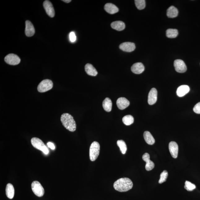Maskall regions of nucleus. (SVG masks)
<instances>
[{"label": "nucleus", "instance_id": "obj_1", "mask_svg": "<svg viewBox=\"0 0 200 200\" xmlns=\"http://www.w3.org/2000/svg\"><path fill=\"white\" fill-rule=\"evenodd\" d=\"M133 186V182L130 179L127 178L119 179L114 184L115 189L120 192H127L131 189Z\"/></svg>", "mask_w": 200, "mask_h": 200}, {"label": "nucleus", "instance_id": "obj_2", "mask_svg": "<svg viewBox=\"0 0 200 200\" xmlns=\"http://www.w3.org/2000/svg\"><path fill=\"white\" fill-rule=\"evenodd\" d=\"M60 120L63 125L66 129L71 132H74L76 129V122L70 114L65 113L62 115Z\"/></svg>", "mask_w": 200, "mask_h": 200}, {"label": "nucleus", "instance_id": "obj_3", "mask_svg": "<svg viewBox=\"0 0 200 200\" xmlns=\"http://www.w3.org/2000/svg\"><path fill=\"white\" fill-rule=\"evenodd\" d=\"M100 150V146L98 142L94 141L90 145L89 149V158L90 160L94 161L99 156Z\"/></svg>", "mask_w": 200, "mask_h": 200}, {"label": "nucleus", "instance_id": "obj_4", "mask_svg": "<svg viewBox=\"0 0 200 200\" xmlns=\"http://www.w3.org/2000/svg\"><path fill=\"white\" fill-rule=\"evenodd\" d=\"M31 142L33 146L35 148L41 151L45 154H48V149L40 139L37 137H33L31 139Z\"/></svg>", "mask_w": 200, "mask_h": 200}, {"label": "nucleus", "instance_id": "obj_5", "mask_svg": "<svg viewBox=\"0 0 200 200\" xmlns=\"http://www.w3.org/2000/svg\"><path fill=\"white\" fill-rule=\"evenodd\" d=\"M53 86V83L50 80H45L41 81L37 87V90L39 92H45L51 89Z\"/></svg>", "mask_w": 200, "mask_h": 200}, {"label": "nucleus", "instance_id": "obj_6", "mask_svg": "<svg viewBox=\"0 0 200 200\" xmlns=\"http://www.w3.org/2000/svg\"><path fill=\"white\" fill-rule=\"evenodd\" d=\"M32 190L35 195L38 197H41L44 195V188L38 181H35L32 183Z\"/></svg>", "mask_w": 200, "mask_h": 200}, {"label": "nucleus", "instance_id": "obj_7", "mask_svg": "<svg viewBox=\"0 0 200 200\" xmlns=\"http://www.w3.org/2000/svg\"><path fill=\"white\" fill-rule=\"evenodd\" d=\"M5 61L10 65H16L20 63V59L19 56L14 54H9L5 58Z\"/></svg>", "mask_w": 200, "mask_h": 200}, {"label": "nucleus", "instance_id": "obj_8", "mask_svg": "<svg viewBox=\"0 0 200 200\" xmlns=\"http://www.w3.org/2000/svg\"><path fill=\"white\" fill-rule=\"evenodd\" d=\"M174 66L175 70L177 72L183 73L187 70V67L184 61L180 59H176L174 62Z\"/></svg>", "mask_w": 200, "mask_h": 200}, {"label": "nucleus", "instance_id": "obj_9", "mask_svg": "<svg viewBox=\"0 0 200 200\" xmlns=\"http://www.w3.org/2000/svg\"><path fill=\"white\" fill-rule=\"evenodd\" d=\"M43 6L48 15L51 18L54 17L55 15V12H54L53 6L50 2L47 0L45 1L43 3Z\"/></svg>", "mask_w": 200, "mask_h": 200}, {"label": "nucleus", "instance_id": "obj_10", "mask_svg": "<svg viewBox=\"0 0 200 200\" xmlns=\"http://www.w3.org/2000/svg\"><path fill=\"white\" fill-rule=\"evenodd\" d=\"M119 47L121 50L128 52L133 51L136 48L135 43L130 42L123 43L120 45Z\"/></svg>", "mask_w": 200, "mask_h": 200}, {"label": "nucleus", "instance_id": "obj_11", "mask_svg": "<svg viewBox=\"0 0 200 200\" xmlns=\"http://www.w3.org/2000/svg\"><path fill=\"white\" fill-rule=\"evenodd\" d=\"M157 90L155 88H153L149 92L148 96V103L149 105L154 104L157 100Z\"/></svg>", "mask_w": 200, "mask_h": 200}, {"label": "nucleus", "instance_id": "obj_12", "mask_svg": "<svg viewBox=\"0 0 200 200\" xmlns=\"http://www.w3.org/2000/svg\"><path fill=\"white\" fill-rule=\"evenodd\" d=\"M169 148L172 157L176 158L178 157V146L177 143L175 141H171L169 143Z\"/></svg>", "mask_w": 200, "mask_h": 200}, {"label": "nucleus", "instance_id": "obj_13", "mask_svg": "<svg viewBox=\"0 0 200 200\" xmlns=\"http://www.w3.org/2000/svg\"><path fill=\"white\" fill-rule=\"evenodd\" d=\"M142 159L144 161L146 162L145 169L146 171H150L154 168V164L153 162L150 160V155L149 154L146 153L143 154L142 156Z\"/></svg>", "mask_w": 200, "mask_h": 200}, {"label": "nucleus", "instance_id": "obj_14", "mask_svg": "<svg viewBox=\"0 0 200 200\" xmlns=\"http://www.w3.org/2000/svg\"><path fill=\"white\" fill-rule=\"evenodd\" d=\"M25 33L26 36L31 37L35 34V29L33 24L29 20L25 22Z\"/></svg>", "mask_w": 200, "mask_h": 200}, {"label": "nucleus", "instance_id": "obj_15", "mask_svg": "<svg viewBox=\"0 0 200 200\" xmlns=\"http://www.w3.org/2000/svg\"><path fill=\"white\" fill-rule=\"evenodd\" d=\"M116 104L119 109L124 110L129 106L130 102L126 98L121 97L117 100Z\"/></svg>", "mask_w": 200, "mask_h": 200}, {"label": "nucleus", "instance_id": "obj_16", "mask_svg": "<svg viewBox=\"0 0 200 200\" xmlns=\"http://www.w3.org/2000/svg\"><path fill=\"white\" fill-rule=\"evenodd\" d=\"M131 69L133 72L135 74H139L144 71L145 67L142 63L139 62L134 64L132 66Z\"/></svg>", "mask_w": 200, "mask_h": 200}, {"label": "nucleus", "instance_id": "obj_17", "mask_svg": "<svg viewBox=\"0 0 200 200\" xmlns=\"http://www.w3.org/2000/svg\"><path fill=\"white\" fill-rule=\"evenodd\" d=\"M190 88L189 86L186 85H181L177 89L176 93L179 97H184L189 92Z\"/></svg>", "mask_w": 200, "mask_h": 200}, {"label": "nucleus", "instance_id": "obj_18", "mask_svg": "<svg viewBox=\"0 0 200 200\" xmlns=\"http://www.w3.org/2000/svg\"><path fill=\"white\" fill-rule=\"evenodd\" d=\"M104 9L107 12L111 14H116L119 11L118 7L116 6L111 3H107L105 4Z\"/></svg>", "mask_w": 200, "mask_h": 200}, {"label": "nucleus", "instance_id": "obj_19", "mask_svg": "<svg viewBox=\"0 0 200 200\" xmlns=\"http://www.w3.org/2000/svg\"><path fill=\"white\" fill-rule=\"evenodd\" d=\"M85 69L86 73L90 76H95L98 74L97 70L91 64H86L85 66Z\"/></svg>", "mask_w": 200, "mask_h": 200}, {"label": "nucleus", "instance_id": "obj_20", "mask_svg": "<svg viewBox=\"0 0 200 200\" xmlns=\"http://www.w3.org/2000/svg\"><path fill=\"white\" fill-rule=\"evenodd\" d=\"M111 26L113 29L118 31H123L125 28V24L124 22L121 21H117L113 22L111 24Z\"/></svg>", "mask_w": 200, "mask_h": 200}, {"label": "nucleus", "instance_id": "obj_21", "mask_svg": "<svg viewBox=\"0 0 200 200\" xmlns=\"http://www.w3.org/2000/svg\"><path fill=\"white\" fill-rule=\"evenodd\" d=\"M167 16L169 18H174L178 15V11L174 6H172L167 10Z\"/></svg>", "mask_w": 200, "mask_h": 200}, {"label": "nucleus", "instance_id": "obj_22", "mask_svg": "<svg viewBox=\"0 0 200 200\" xmlns=\"http://www.w3.org/2000/svg\"><path fill=\"white\" fill-rule=\"evenodd\" d=\"M6 194L9 199H12L14 197L15 189L12 184H8L7 185L6 188Z\"/></svg>", "mask_w": 200, "mask_h": 200}, {"label": "nucleus", "instance_id": "obj_23", "mask_svg": "<svg viewBox=\"0 0 200 200\" xmlns=\"http://www.w3.org/2000/svg\"><path fill=\"white\" fill-rule=\"evenodd\" d=\"M143 137L146 142L150 145H152L155 143V140L150 132L146 131L144 132Z\"/></svg>", "mask_w": 200, "mask_h": 200}, {"label": "nucleus", "instance_id": "obj_24", "mask_svg": "<svg viewBox=\"0 0 200 200\" xmlns=\"http://www.w3.org/2000/svg\"><path fill=\"white\" fill-rule=\"evenodd\" d=\"M112 101L108 98H105L102 103L103 108L107 112H110L112 110Z\"/></svg>", "mask_w": 200, "mask_h": 200}, {"label": "nucleus", "instance_id": "obj_25", "mask_svg": "<svg viewBox=\"0 0 200 200\" xmlns=\"http://www.w3.org/2000/svg\"><path fill=\"white\" fill-rule=\"evenodd\" d=\"M178 31L176 29H169L166 31V36L168 38H175L178 36Z\"/></svg>", "mask_w": 200, "mask_h": 200}, {"label": "nucleus", "instance_id": "obj_26", "mask_svg": "<svg viewBox=\"0 0 200 200\" xmlns=\"http://www.w3.org/2000/svg\"><path fill=\"white\" fill-rule=\"evenodd\" d=\"M122 121L126 125L129 126L133 123L134 118L131 115H127L123 118Z\"/></svg>", "mask_w": 200, "mask_h": 200}, {"label": "nucleus", "instance_id": "obj_27", "mask_svg": "<svg viewBox=\"0 0 200 200\" xmlns=\"http://www.w3.org/2000/svg\"><path fill=\"white\" fill-rule=\"evenodd\" d=\"M117 144L119 147L122 153L123 154H125L127 150V146H126L125 142L122 140H118L117 141Z\"/></svg>", "mask_w": 200, "mask_h": 200}, {"label": "nucleus", "instance_id": "obj_28", "mask_svg": "<svg viewBox=\"0 0 200 200\" xmlns=\"http://www.w3.org/2000/svg\"><path fill=\"white\" fill-rule=\"evenodd\" d=\"M135 2L136 6L139 10H142L145 8L146 5L145 0H135Z\"/></svg>", "mask_w": 200, "mask_h": 200}, {"label": "nucleus", "instance_id": "obj_29", "mask_svg": "<svg viewBox=\"0 0 200 200\" xmlns=\"http://www.w3.org/2000/svg\"><path fill=\"white\" fill-rule=\"evenodd\" d=\"M184 188L188 191H192L195 189L196 186L195 184H192L189 181L186 180L185 182Z\"/></svg>", "mask_w": 200, "mask_h": 200}, {"label": "nucleus", "instance_id": "obj_30", "mask_svg": "<svg viewBox=\"0 0 200 200\" xmlns=\"http://www.w3.org/2000/svg\"><path fill=\"white\" fill-rule=\"evenodd\" d=\"M168 172L167 171H164L161 173L160 175V178L159 181V183L161 184L164 182H166L167 178Z\"/></svg>", "mask_w": 200, "mask_h": 200}, {"label": "nucleus", "instance_id": "obj_31", "mask_svg": "<svg viewBox=\"0 0 200 200\" xmlns=\"http://www.w3.org/2000/svg\"><path fill=\"white\" fill-rule=\"evenodd\" d=\"M69 39L72 42H74L76 41V37L74 32H72L70 33Z\"/></svg>", "mask_w": 200, "mask_h": 200}, {"label": "nucleus", "instance_id": "obj_32", "mask_svg": "<svg viewBox=\"0 0 200 200\" xmlns=\"http://www.w3.org/2000/svg\"><path fill=\"white\" fill-rule=\"evenodd\" d=\"M194 112L197 114H200V102L194 106L193 109Z\"/></svg>", "mask_w": 200, "mask_h": 200}, {"label": "nucleus", "instance_id": "obj_33", "mask_svg": "<svg viewBox=\"0 0 200 200\" xmlns=\"http://www.w3.org/2000/svg\"><path fill=\"white\" fill-rule=\"evenodd\" d=\"M47 145L51 149H52V150H54L55 148V146H54V145L52 142H48L47 143Z\"/></svg>", "mask_w": 200, "mask_h": 200}, {"label": "nucleus", "instance_id": "obj_34", "mask_svg": "<svg viewBox=\"0 0 200 200\" xmlns=\"http://www.w3.org/2000/svg\"><path fill=\"white\" fill-rule=\"evenodd\" d=\"M62 1L65 2V3H69L70 2H71V0H63V1Z\"/></svg>", "mask_w": 200, "mask_h": 200}]
</instances>
